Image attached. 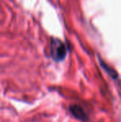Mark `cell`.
<instances>
[{"mask_svg": "<svg viewBox=\"0 0 121 122\" xmlns=\"http://www.w3.org/2000/svg\"><path fill=\"white\" fill-rule=\"evenodd\" d=\"M100 64L101 65V66L103 67V69L105 70L106 72H108L109 75H110L113 79H116L117 77H118V75H117L116 71H115L114 69H112V68H110L107 64H105V63L101 59H100Z\"/></svg>", "mask_w": 121, "mask_h": 122, "instance_id": "cell-3", "label": "cell"}, {"mask_svg": "<svg viewBox=\"0 0 121 122\" xmlns=\"http://www.w3.org/2000/svg\"><path fill=\"white\" fill-rule=\"evenodd\" d=\"M70 112L72 114V116L77 120L82 121H86L87 120V114L86 111H84L81 106H78V105H71L69 107Z\"/></svg>", "mask_w": 121, "mask_h": 122, "instance_id": "cell-2", "label": "cell"}, {"mask_svg": "<svg viewBox=\"0 0 121 122\" xmlns=\"http://www.w3.org/2000/svg\"><path fill=\"white\" fill-rule=\"evenodd\" d=\"M50 52L52 59L57 62L62 61L66 56V47L64 43L57 38H52L51 40Z\"/></svg>", "mask_w": 121, "mask_h": 122, "instance_id": "cell-1", "label": "cell"}]
</instances>
